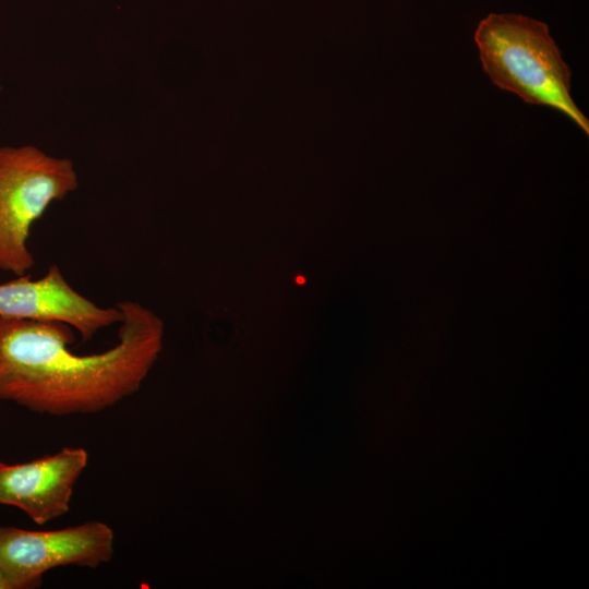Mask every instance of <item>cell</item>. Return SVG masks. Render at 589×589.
I'll return each instance as SVG.
<instances>
[{"instance_id":"5","label":"cell","mask_w":589,"mask_h":589,"mask_svg":"<svg viewBox=\"0 0 589 589\" xmlns=\"http://www.w3.org/2000/svg\"><path fill=\"white\" fill-rule=\"evenodd\" d=\"M16 277L0 284V317L63 323L83 341L122 321L117 304L104 308L76 291L57 264L38 279Z\"/></svg>"},{"instance_id":"6","label":"cell","mask_w":589,"mask_h":589,"mask_svg":"<svg viewBox=\"0 0 589 589\" xmlns=\"http://www.w3.org/2000/svg\"><path fill=\"white\" fill-rule=\"evenodd\" d=\"M87 461L82 447H63L22 464L0 461V505L19 508L38 525L57 519L69 512Z\"/></svg>"},{"instance_id":"7","label":"cell","mask_w":589,"mask_h":589,"mask_svg":"<svg viewBox=\"0 0 589 589\" xmlns=\"http://www.w3.org/2000/svg\"><path fill=\"white\" fill-rule=\"evenodd\" d=\"M0 589H14L11 581L0 567Z\"/></svg>"},{"instance_id":"1","label":"cell","mask_w":589,"mask_h":589,"mask_svg":"<svg viewBox=\"0 0 589 589\" xmlns=\"http://www.w3.org/2000/svg\"><path fill=\"white\" fill-rule=\"evenodd\" d=\"M117 342L77 354L73 329L58 322L0 317V400L50 416L95 413L136 393L161 348L164 323L143 304L117 303Z\"/></svg>"},{"instance_id":"2","label":"cell","mask_w":589,"mask_h":589,"mask_svg":"<svg viewBox=\"0 0 589 589\" xmlns=\"http://www.w3.org/2000/svg\"><path fill=\"white\" fill-rule=\"evenodd\" d=\"M474 41L494 85L528 104L562 112L589 134V121L569 93L570 70L546 24L520 14L491 13L478 24Z\"/></svg>"},{"instance_id":"4","label":"cell","mask_w":589,"mask_h":589,"mask_svg":"<svg viewBox=\"0 0 589 589\" xmlns=\"http://www.w3.org/2000/svg\"><path fill=\"white\" fill-rule=\"evenodd\" d=\"M115 552V533L103 521L56 530L0 526V567L14 589L40 586L45 573L63 566L96 568Z\"/></svg>"},{"instance_id":"3","label":"cell","mask_w":589,"mask_h":589,"mask_svg":"<svg viewBox=\"0 0 589 589\" xmlns=\"http://www.w3.org/2000/svg\"><path fill=\"white\" fill-rule=\"evenodd\" d=\"M79 185L73 163L33 145L0 146V269L25 275L35 265L27 245L33 224Z\"/></svg>"}]
</instances>
